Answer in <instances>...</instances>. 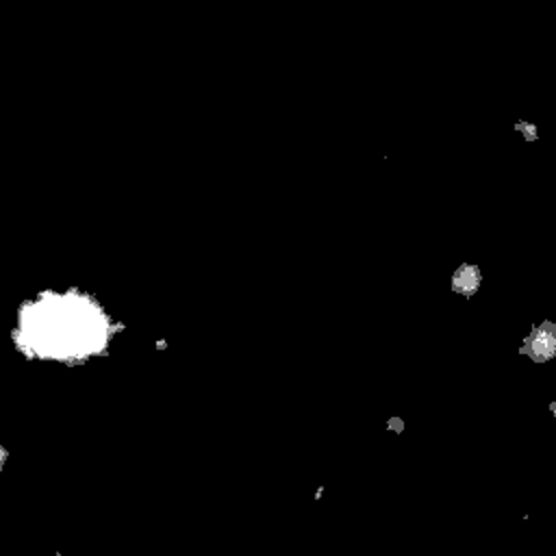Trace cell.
I'll list each match as a JSON object with an SVG mask.
<instances>
[{"label": "cell", "instance_id": "1", "mask_svg": "<svg viewBox=\"0 0 556 556\" xmlns=\"http://www.w3.org/2000/svg\"><path fill=\"white\" fill-rule=\"evenodd\" d=\"M523 352L530 354L536 363L554 358L556 356V324L543 321L539 328H534L523 345Z\"/></svg>", "mask_w": 556, "mask_h": 556}]
</instances>
